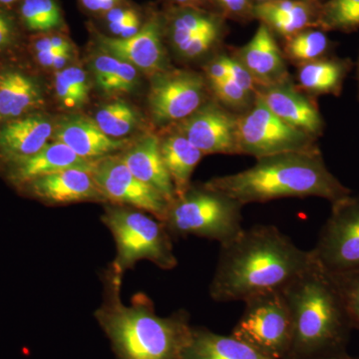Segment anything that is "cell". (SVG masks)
Here are the masks:
<instances>
[{
	"instance_id": "cell-46",
	"label": "cell",
	"mask_w": 359,
	"mask_h": 359,
	"mask_svg": "<svg viewBox=\"0 0 359 359\" xmlns=\"http://www.w3.org/2000/svg\"><path fill=\"white\" fill-rule=\"evenodd\" d=\"M358 78H359V60H358Z\"/></svg>"
},
{
	"instance_id": "cell-17",
	"label": "cell",
	"mask_w": 359,
	"mask_h": 359,
	"mask_svg": "<svg viewBox=\"0 0 359 359\" xmlns=\"http://www.w3.org/2000/svg\"><path fill=\"white\" fill-rule=\"evenodd\" d=\"M55 137L78 156L89 160L107 157L126 145V141L111 138L94 120L82 116H72L59 122Z\"/></svg>"
},
{
	"instance_id": "cell-34",
	"label": "cell",
	"mask_w": 359,
	"mask_h": 359,
	"mask_svg": "<svg viewBox=\"0 0 359 359\" xmlns=\"http://www.w3.org/2000/svg\"><path fill=\"white\" fill-rule=\"evenodd\" d=\"M138 83V69L119 59L109 78L99 88L107 94L128 93Z\"/></svg>"
},
{
	"instance_id": "cell-21",
	"label": "cell",
	"mask_w": 359,
	"mask_h": 359,
	"mask_svg": "<svg viewBox=\"0 0 359 359\" xmlns=\"http://www.w3.org/2000/svg\"><path fill=\"white\" fill-rule=\"evenodd\" d=\"M182 359H271L233 337L192 327Z\"/></svg>"
},
{
	"instance_id": "cell-27",
	"label": "cell",
	"mask_w": 359,
	"mask_h": 359,
	"mask_svg": "<svg viewBox=\"0 0 359 359\" xmlns=\"http://www.w3.org/2000/svg\"><path fill=\"white\" fill-rule=\"evenodd\" d=\"M55 91L62 107L79 109L89 99L90 85L86 72L77 66L59 71L55 76Z\"/></svg>"
},
{
	"instance_id": "cell-18",
	"label": "cell",
	"mask_w": 359,
	"mask_h": 359,
	"mask_svg": "<svg viewBox=\"0 0 359 359\" xmlns=\"http://www.w3.org/2000/svg\"><path fill=\"white\" fill-rule=\"evenodd\" d=\"M131 173L143 183L152 187L171 203L176 193L160 150V139L148 135L137 142L121 156Z\"/></svg>"
},
{
	"instance_id": "cell-7",
	"label": "cell",
	"mask_w": 359,
	"mask_h": 359,
	"mask_svg": "<svg viewBox=\"0 0 359 359\" xmlns=\"http://www.w3.org/2000/svg\"><path fill=\"white\" fill-rule=\"evenodd\" d=\"M231 335L271 359H287L292 341V314L283 292L245 302L244 313Z\"/></svg>"
},
{
	"instance_id": "cell-42",
	"label": "cell",
	"mask_w": 359,
	"mask_h": 359,
	"mask_svg": "<svg viewBox=\"0 0 359 359\" xmlns=\"http://www.w3.org/2000/svg\"><path fill=\"white\" fill-rule=\"evenodd\" d=\"M16 2H21V0H0V6L7 7L13 6Z\"/></svg>"
},
{
	"instance_id": "cell-9",
	"label": "cell",
	"mask_w": 359,
	"mask_h": 359,
	"mask_svg": "<svg viewBox=\"0 0 359 359\" xmlns=\"http://www.w3.org/2000/svg\"><path fill=\"white\" fill-rule=\"evenodd\" d=\"M314 262L328 273L359 269V195L332 204V212L311 249Z\"/></svg>"
},
{
	"instance_id": "cell-41",
	"label": "cell",
	"mask_w": 359,
	"mask_h": 359,
	"mask_svg": "<svg viewBox=\"0 0 359 359\" xmlns=\"http://www.w3.org/2000/svg\"><path fill=\"white\" fill-rule=\"evenodd\" d=\"M221 6L231 13H241L248 6V0H218Z\"/></svg>"
},
{
	"instance_id": "cell-19",
	"label": "cell",
	"mask_w": 359,
	"mask_h": 359,
	"mask_svg": "<svg viewBox=\"0 0 359 359\" xmlns=\"http://www.w3.org/2000/svg\"><path fill=\"white\" fill-rule=\"evenodd\" d=\"M52 132L50 121L41 115L13 120L0 130V153L15 162L25 159L47 145Z\"/></svg>"
},
{
	"instance_id": "cell-5",
	"label": "cell",
	"mask_w": 359,
	"mask_h": 359,
	"mask_svg": "<svg viewBox=\"0 0 359 359\" xmlns=\"http://www.w3.org/2000/svg\"><path fill=\"white\" fill-rule=\"evenodd\" d=\"M244 205L209 186H191L169 203L163 224L174 237L205 238L219 245L237 237L243 226Z\"/></svg>"
},
{
	"instance_id": "cell-24",
	"label": "cell",
	"mask_w": 359,
	"mask_h": 359,
	"mask_svg": "<svg viewBox=\"0 0 359 359\" xmlns=\"http://www.w3.org/2000/svg\"><path fill=\"white\" fill-rule=\"evenodd\" d=\"M347 71L346 61L320 58L299 65L297 80L301 88L308 93L337 95Z\"/></svg>"
},
{
	"instance_id": "cell-26",
	"label": "cell",
	"mask_w": 359,
	"mask_h": 359,
	"mask_svg": "<svg viewBox=\"0 0 359 359\" xmlns=\"http://www.w3.org/2000/svg\"><path fill=\"white\" fill-rule=\"evenodd\" d=\"M221 26L218 18L199 9L185 6L175 13L169 23L170 41L175 49L188 42L200 33Z\"/></svg>"
},
{
	"instance_id": "cell-47",
	"label": "cell",
	"mask_w": 359,
	"mask_h": 359,
	"mask_svg": "<svg viewBox=\"0 0 359 359\" xmlns=\"http://www.w3.org/2000/svg\"><path fill=\"white\" fill-rule=\"evenodd\" d=\"M248 1H249V0H248Z\"/></svg>"
},
{
	"instance_id": "cell-8",
	"label": "cell",
	"mask_w": 359,
	"mask_h": 359,
	"mask_svg": "<svg viewBox=\"0 0 359 359\" xmlns=\"http://www.w3.org/2000/svg\"><path fill=\"white\" fill-rule=\"evenodd\" d=\"M316 138L276 117L256 98L249 110L238 118V154L256 159L269 156L309 150Z\"/></svg>"
},
{
	"instance_id": "cell-14",
	"label": "cell",
	"mask_w": 359,
	"mask_h": 359,
	"mask_svg": "<svg viewBox=\"0 0 359 359\" xmlns=\"http://www.w3.org/2000/svg\"><path fill=\"white\" fill-rule=\"evenodd\" d=\"M256 98L290 126L301 129L314 138L323 132V120L318 107L289 81L259 87Z\"/></svg>"
},
{
	"instance_id": "cell-22",
	"label": "cell",
	"mask_w": 359,
	"mask_h": 359,
	"mask_svg": "<svg viewBox=\"0 0 359 359\" xmlns=\"http://www.w3.org/2000/svg\"><path fill=\"white\" fill-rule=\"evenodd\" d=\"M160 150L176 197H180L190 188L194 171L205 155L181 133L160 140Z\"/></svg>"
},
{
	"instance_id": "cell-33",
	"label": "cell",
	"mask_w": 359,
	"mask_h": 359,
	"mask_svg": "<svg viewBox=\"0 0 359 359\" xmlns=\"http://www.w3.org/2000/svg\"><path fill=\"white\" fill-rule=\"evenodd\" d=\"M210 86L215 96L223 106L236 111L249 110L256 100V96L235 83L230 78L218 82H212Z\"/></svg>"
},
{
	"instance_id": "cell-20",
	"label": "cell",
	"mask_w": 359,
	"mask_h": 359,
	"mask_svg": "<svg viewBox=\"0 0 359 359\" xmlns=\"http://www.w3.org/2000/svg\"><path fill=\"white\" fill-rule=\"evenodd\" d=\"M97 160L80 157L65 144L56 141L55 143L47 144L36 154L16 161L11 175L18 183H29L40 177L67 169H82L92 172Z\"/></svg>"
},
{
	"instance_id": "cell-3",
	"label": "cell",
	"mask_w": 359,
	"mask_h": 359,
	"mask_svg": "<svg viewBox=\"0 0 359 359\" xmlns=\"http://www.w3.org/2000/svg\"><path fill=\"white\" fill-rule=\"evenodd\" d=\"M205 185L244 205L309 197L321 198L334 204L351 194L327 169L316 147L259 158L249 169L215 177Z\"/></svg>"
},
{
	"instance_id": "cell-32",
	"label": "cell",
	"mask_w": 359,
	"mask_h": 359,
	"mask_svg": "<svg viewBox=\"0 0 359 359\" xmlns=\"http://www.w3.org/2000/svg\"><path fill=\"white\" fill-rule=\"evenodd\" d=\"M330 275L341 295L353 328L359 330V269Z\"/></svg>"
},
{
	"instance_id": "cell-36",
	"label": "cell",
	"mask_w": 359,
	"mask_h": 359,
	"mask_svg": "<svg viewBox=\"0 0 359 359\" xmlns=\"http://www.w3.org/2000/svg\"><path fill=\"white\" fill-rule=\"evenodd\" d=\"M226 65H228L229 71L228 78L240 85L245 91L256 96L257 85L247 68L237 58H231L228 56H226Z\"/></svg>"
},
{
	"instance_id": "cell-37",
	"label": "cell",
	"mask_w": 359,
	"mask_h": 359,
	"mask_svg": "<svg viewBox=\"0 0 359 359\" xmlns=\"http://www.w3.org/2000/svg\"><path fill=\"white\" fill-rule=\"evenodd\" d=\"M18 36V25L13 13L0 6V50L11 46Z\"/></svg>"
},
{
	"instance_id": "cell-12",
	"label": "cell",
	"mask_w": 359,
	"mask_h": 359,
	"mask_svg": "<svg viewBox=\"0 0 359 359\" xmlns=\"http://www.w3.org/2000/svg\"><path fill=\"white\" fill-rule=\"evenodd\" d=\"M238 118L218 102L205 103L181 121L180 133L204 155L238 154Z\"/></svg>"
},
{
	"instance_id": "cell-4",
	"label": "cell",
	"mask_w": 359,
	"mask_h": 359,
	"mask_svg": "<svg viewBox=\"0 0 359 359\" xmlns=\"http://www.w3.org/2000/svg\"><path fill=\"white\" fill-rule=\"evenodd\" d=\"M282 292L292 320L287 359H327L346 353L353 323L330 273L316 263Z\"/></svg>"
},
{
	"instance_id": "cell-35",
	"label": "cell",
	"mask_w": 359,
	"mask_h": 359,
	"mask_svg": "<svg viewBox=\"0 0 359 359\" xmlns=\"http://www.w3.org/2000/svg\"><path fill=\"white\" fill-rule=\"evenodd\" d=\"M221 36V26L212 28L207 32L200 33L197 36L193 37L177 49V52L182 57L195 59L204 55L211 50L212 47L219 41Z\"/></svg>"
},
{
	"instance_id": "cell-43",
	"label": "cell",
	"mask_w": 359,
	"mask_h": 359,
	"mask_svg": "<svg viewBox=\"0 0 359 359\" xmlns=\"http://www.w3.org/2000/svg\"><path fill=\"white\" fill-rule=\"evenodd\" d=\"M175 1L183 6H190L191 4H197L200 0H175Z\"/></svg>"
},
{
	"instance_id": "cell-11",
	"label": "cell",
	"mask_w": 359,
	"mask_h": 359,
	"mask_svg": "<svg viewBox=\"0 0 359 359\" xmlns=\"http://www.w3.org/2000/svg\"><path fill=\"white\" fill-rule=\"evenodd\" d=\"M91 173L106 201L147 212L160 221L164 219L169 202L137 179L121 157L107 156L97 160Z\"/></svg>"
},
{
	"instance_id": "cell-13",
	"label": "cell",
	"mask_w": 359,
	"mask_h": 359,
	"mask_svg": "<svg viewBox=\"0 0 359 359\" xmlns=\"http://www.w3.org/2000/svg\"><path fill=\"white\" fill-rule=\"evenodd\" d=\"M162 37V21L159 16L153 14L144 22L140 32L130 39H116L98 33L96 41L103 53L121 59L154 76L167 70Z\"/></svg>"
},
{
	"instance_id": "cell-31",
	"label": "cell",
	"mask_w": 359,
	"mask_h": 359,
	"mask_svg": "<svg viewBox=\"0 0 359 359\" xmlns=\"http://www.w3.org/2000/svg\"><path fill=\"white\" fill-rule=\"evenodd\" d=\"M321 22L339 29L359 26V0H332L325 6Z\"/></svg>"
},
{
	"instance_id": "cell-39",
	"label": "cell",
	"mask_w": 359,
	"mask_h": 359,
	"mask_svg": "<svg viewBox=\"0 0 359 359\" xmlns=\"http://www.w3.org/2000/svg\"><path fill=\"white\" fill-rule=\"evenodd\" d=\"M207 79L209 83L218 82L226 79L229 76L228 65H226V56H219L208 65L205 68Z\"/></svg>"
},
{
	"instance_id": "cell-28",
	"label": "cell",
	"mask_w": 359,
	"mask_h": 359,
	"mask_svg": "<svg viewBox=\"0 0 359 359\" xmlns=\"http://www.w3.org/2000/svg\"><path fill=\"white\" fill-rule=\"evenodd\" d=\"M94 121L107 136L118 139L127 136L136 128L139 117L130 104L117 100L102 106L96 113Z\"/></svg>"
},
{
	"instance_id": "cell-1",
	"label": "cell",
	"mask_w": 359,
	"mask_h": 359,
	"mask_svg": "<svg viewBox=\"0 0 359 359\" xmlns=\"http://www.w3.org/2000/svg\"><path fill=\"white\" fill-rule=\"evenodd\" d=\"M316 264L304 250L273 224H256L221 245L210 297L217 302H245L282 292Z\"/></svg>"
},
{
	"instance_id": "cell-30",
	"label": "cell",
	"mask_w": 359,
	"mask_h": 359,
	"mask_svg": "<svg viewBox=\"0 0 359 359\" xmlns=\"http://www.w3.org/2000/svg\"><path fill=\"white\" fill-rule=\"evenodd\" d=\"M108 30L116 39H126L140 32L144 22L140 13L135 7L120 6L102 15Z\"/></svg>"
},
{
	"instance_id": "cell-40",
	"label": "cell",
	"mask_w": 359,
	"mask_h": 359,
	"mask_svg": "<svg viewBox=\"0 0 359 359\" xmlns=\"http://www.w3.org/2000/svg\"><path fill=\"white\" fill-rule=\"evenodd\" d=\"M79 2L87 13L102 16L111 9L122 4L123 0H79Z\"/></svg>"
},
{
	"instance_id": "cell-38",
	"label": "cell",
	"mask_w": 359,
	"mask_h": 359,
	"mask_svg": "<svg viewBox=\"0 0 359 359\" xmlns=\"http://www.w3.org/2000/svg\"><path fill=\"white\" fill-rule=\"evenodd\" d=\"M39 62L44 67L53 68L56 70H62L70 58V53L61 51H40L36 52Z\"/></svg>"
},
{
	"instance_id": "cell-44",
	"label": "cell",
	"mask_w": 359,
	"mask_h": 359,
	"mask_svg": "<svg viewBox=\"0 0 359 359\" xmlns=\"http://www.w3.org/2000/svg\"><path fill=\"white\" fill-rule=\"evenodd\" d=\"M327 359H359V358H351L348 354L344 353L342 355L335 356V358H327Z\"/></svg>"
},
{
	"instance_id": "cell-29",
	"label": "cell",
	"mask_w": 359,
	"mask_h": 359,
	"mask_svg": "<svg viewBox=\"0 0 359 359\" xmlns=\"http://www.w3.org/2000/svg\"><path fill=\"white\" fill-rule=\"evenodd\" d=\"M327 49L328 39L325 33L318 30H306L290 37L285 45V55L290 60L302 65L320 59Z\"/></svg>"
},
{
	"instance_id": "cell-15",
	"label": "cell",
	"mask_w": 359,
	"mask_h": 359,
	"mask_svg": "<svg viewBox=\"0 0 359 359\" xmlns=\"http://www.w3.org/2000/svg\"><path fill=\"white\" fill-rule=\"evenodd\" d=\"M35 197L52 205L106 201L92 173L82 169H67L29 182Z\"/></svg>"
},
{
	"instance_id": "cell-2",
	"label": "cell",
	"mask_w": 359,
	"mask_h": 359,
	"mask_svg": "<svg viewBox=\"0 0 359 359\" xmlns=\"http://www.w3.org/2000/svg\"><path fill=\"white\" fill-rule=\"evenodd\" d=\"M122 273L110 268L104 278V299L95 318L117 359H182L190 339V316L178 311L158 316L147 295L135 294L130 306L121 301Z\"/></svg>"
},
{
	"instance_id": "cell-16",
	"label": "cell",
	"mask_w": 359,
	"mask_h": 359,
	"mask_svg": "<svg viewBox=\"0 0 359 359\" xmlns=\"http://www.w3.org/2000/svg\"><path fill=\"white\" fill-rule=\"evenodd\" d=\"M237 59L254 77L257 88L289 81L282 51L266 25L257 28L249 43L238 51Z\"/></svg>"
},
{
	"instance_id": "cell-45",
	"label": "cell",
	"mask_w": 359,
	"mask_h": 359,
	"mask_svg": "<svg viewBox=\"0 0 359 359\" xmlns=\"http://www.w3.org/2000/svg\"><path fill=\"white\" fill-rule=\"evenodd\" d=\"M257 1H259V4H263V2L271 1V0H257Z\"/></svg>"
},
{
	"instance_id": "cell-10",
	"label": "cell",
	"mask_w": 359,
	"mask_h": 359,
	"mask_svg": "<svg viewBox=\"0 0 359 359\" xmlns=\"http://www.w3.org/2000/svg\"><path fill=\"white\" fill-rule=\"evenodd\" d=\"M207 85L198 73L165 70L153 76L148 103L157 124L183 121L205 104Z\"/></svg>"
},
{
	"instance_id": "cell-6",
	"label": "cell",
	"mask_w": 359,
	"mask_h": 359,
	"mask_svg": "<svg viewBox=\"0 0 359 359\" xmlns=\"http://www.w3.org/2000/svg\"><path fill=\"white\" fill-rule=\"evenodd\" d=\"M102 222L114 237L117 255L111 268L120 273L141 259H148L163 269L178 264L171 235L162 221L122 205L106 209Z\"/></svg>"
},
{
	"instance_id": "cell-25",
	"label": "cell",
	"mask_w": 359,
	"mask_h": 359,
	"mask_svg": "<svg viewBox=\"0 0 359 359\" xmlns=\"http://www.w3.org/2000/svg\"><path fill=\"white\" fill-rule=\"evenodd\" d=\"M21 23L29 32H55L65 25L62 9L57 0H21Z\"/></svg>"
},
{
	"instance_id": "cell-23",
	"label": "cell",
	"mask_w": 359,
	"mask_h": 359,
	"mask_svg": "<svg viewBox=\"0 0 359 359\" xmlns=\"http://www.w3.org/2000/svg\"><path fill=\"white\" fill-rule=\"evenodd\" d=\"M41 103V90L32 78L15 71L0 75V117H18Z\"/></svg>"
}]
</instances>
